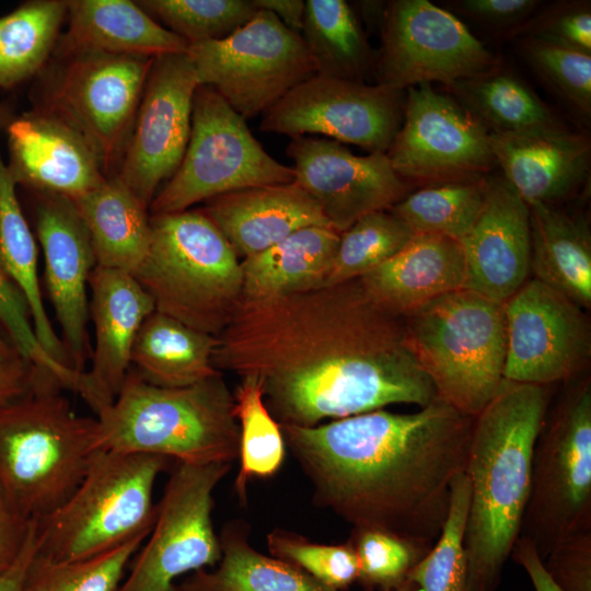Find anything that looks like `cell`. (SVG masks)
Masks as SVG:
<instances>
[{
  "mask_svg": "<svg viewBox=\"0 0 591 591\" xmlns=\"http://www.w3.org/2000/svg\"><path fill=\"white\" fill-rule=\"evenodd\" d=\"M464 280L461 242L436 234H416L396 255L359 278L374 303L399 317L463 289Z\"/></svg>",
  "mask_w": 591,
  "mask_h": 591,
  "instance_id": "obj_26",
  "label": "cell"
},
{
  "mask_svg": "<svg viewBox=\"0 0 591 591\" xmlns=\"http://www.w3.org/2000/svg\"><path fill=\"white\" fill-rule=\"evenodd\" d=\"M16 187L0 152V264L27 304L42 348L57 362L73 369L44 305L37 273V246Z\"/></svg>",
  "mask_w": 591,
  "mask_h": 591,
  "instance_id": "obj_32",
  "label": "cell"
},
{
  "mask_svg": "<svg viewBox=\"0 0 591 591\" xmlns=\"http://www.w3.org/2000/svg\"><path fill=\"white\" fill-rule=\"evenodd\" d=\"M416 234L389 210L367 213L339 234L324 286L359 279L402 251Z\"/></svg>",
  "mask_w": 591,
  "mask_h": 591,
  "instance_id": "obj_39",
  "label": "cell"
},
{
  "mask_svg": "<svg viewBox=\"0 0 591 591\" xmlns=\"http://www.w3.org/2000/svg\"><path fill=\"white\" fill-rule=\"evenodd\" d=\"M502 177L528 205H556L578 192L589 174L588 137L564 128L522 134L489 132Z\"/></svg>",
  "mask_w": 591,
  "mask_h": 591,
  "instance_id": "obj_24",
  "label": "cell"
},
{
  "mask_svg": "<svg viewBox=\"0 0 591 591\" xmlns=\"http://www.w3.org/2000/svg\"><path fill=\"white\" fill-rule=\"evenodd\" d=\"M339 234L331 227L303 228L244 258L243 298H275L324 286Z\"/></svg>",
  "mask_w": 591,
  "mask_h": 591,
  "instance_id": "obj_30",
  "label": "cell"
},
{
  "mask_svg": "<svg viewBox=\"0 0 591 591\" xmlns=\"http://www.w3.org/2000/svg\"><path fill=\"white\" fill-rule=\"evenodd\" d=\"M1 329L0 326V360L8 361L22 358Z\"/></svg>",
  "mask_w": 591,
  "mask_h": 591,
  "instance_id": "obj_55",
  "label": "cell"
},
{
  "mask_svg": "<svg viewBox=\"0 0 591 591\" xmlns=\"http://www.w3.org/2000/svg\"><path fill=\"white\" fill-rule=\"evenodd\" d=\"M169 462L154 454L97 451L69 499L36 521L38 554L80 560L148 536L157 519L153 486Z\"/></svg>",
  "mask_w": 591,
  "mask_h": 591,
  "instance_id": "obj_8",
  "label": "cell"
},
{
  "mask_svg": "<svg viewBox=\"0 0 591 591\" xmlns=\"http://www.w3.org/2000/svg\"><path fill=\"white\" fill-rule=\"evenodd\" d=\"M270 554L303 570L323 586L340 591L358 580L359 559L350 541L324 545L276 530L267 535Z\"/></svg>",
  "mask_w": 591,
  "mask_h": 591,
  "instance_id": "obj_44",
  "label": "cell"
},
{
  "mask_svg": "<svg viewBox=\"0 0 591 591\" xmlns=\"http://www.w3.org/2000/svg\"><path fill=\"white\" fill-rule=\"evenodd\" d=\"M73 202L89 232L96 266L132 274L150 245L149 207L117 175Z\"/></svg>",
  "mask_w": 591,
  "mask_h": 591,
  "instance_id": "obj_29",
  "label": "cell"
},
{
  "mask_svg": "<svg viewBox=\"0 0 591 591\" xmlns=\"http://www.w3.org/2000/svg\"><path fill=\"white\" fill-rule=\"evenodd\" d=\"M34 366L23 358L0 360V407L22 396L30 387Z\"/></svg>",
  "mask_w": 591,
  "mask_h": 591,
  "instance_id": "obj_51",
  "label": "cell"
},
{
  "mask_svg": "<svg viewBox=\"0 0 591 591\" xmlns=\"http://www.w3.org/2000/svg\"><path fill=\"white\" fill-rule=\"evenodd\" d=\"M217 344V336L154 311L137 333L131 364L153 385L187 386L219 373L213 364Z\"/></svg>",
  "mask_w": 591,
  "mask_h": 591,
  "instance_id": "obj_31",
  "label": "cell"
},
{
  "mask_svg": "<svg viewBox=\"0 0 591 591\" xmlns=\"http://www.w3.org/2000/svg\"><path fill=\"white\" fill-rule=\"evenodd\" d=\"M34 194L46 287L71 364L83 373L90 351L88 286L96 266L94 250L72 199L57 194Z\"/></svg>",
  "mask_w": 591,
  "mask_h": 591,
  "instance_id": "obj_20",
  "label": "cell"
},
{
  "mask_svg": "<svg viewBox=\"0 0 591 591\" xmlns=\"http://www.w3.org/2000/svg\"><path fill=\"white\" fill-rule=\"evenodd\" d=\"M503 379L547 386L575 376L590 356V328L570 299L528 279L505 303Z\"/></svg>",
  "mask_w": 591,
  "mask_h": 591,
  "instance_id": "obj_18",
  "label": "cell"
},
{
  "mask_svg": "<svg viewBox=\"0 0 591 591\" xmlns=\"http://www.w3.org/2000/svg\"><path fill=\"white\" fill-rule=\"evenodd\" d=\"M148 252L131 274L155 311L219 336L243 298L241 260L200 210L150 216Z\"/></svg>",
  "mask_w": 591,
  "mask_h": 591,
  "instance_id": "obj_6",
  "label": "cell"
},
{
  "mask_svg": "<svg viewBox=\"0 0 591 591\" xmlns=\"http://www.w3.org/2000/svg\"><path fill=\"white\" fill-rule=\"evenodd\" d=\"M511 554L528 573L535 591H563L545 570L543 560L533 543L518 537Z\"/></svg>",
  "mask_w": 591,
  "mask_h": 591,
  "instance_id": "obj_52",
  "label": "cell"
},
{
  "mask_svg": "<svg viewBox=\"0 0 591 591\" xmlns=\"http://www.w3.org/2000/svg\"><path fill=\"white\" fill-rule=\"evenodd\" d=\"M294 179L293 169L265 151L246 120L218 92L199 85L183 160L149 209L152 215L181 212L220 195Z\"/></svg>",
  "mask_w": 591,
  "mask_h": 591,
  "instance_id": "obj_9",
  "label": "cell"
},
{
  "mask_svg": "<svg viewBox=\"0 0 591 591\" xmlns=\"http://www.w3.org/2000/svg\"><path fill=\"white\" fill-rule=\"evenodd\" d=\"M258 10L276 15L288 28L301 34L305 1L303 0H252Z\"/></svg>",
  "mask_w": 591,
  "mask_h": 591,
  "instance_id": "obj_54",
  "label": "cell"
},
{
  "mask_svg": "<svg viewBox=\"0 0 591 591\" xmlns=\"http://www.w3.org/2000/svg\"><path fill=\"white\" fill-rule=\"evenodd\" d=\"M89 286L95 343L91 368L81 374L77 393L97 415L120 392L130 370L137 333L155 308L127 271L95 266Z\"/></svg>",
  "mask_w": 591,
  "mask_h": 591,
  "instance_id": "obj_21",
  "label": "cell"
},
{
  "mask_svg": "<svg viewBox=\"0 0 591 591\" xmlns=\"http://www.w3.org/2000/svg\"><path fill=\"white\" fill-rule=\"evenodd\" d=\"M445 86L449 94L491 134L565 127L522 79L498 66Z\"/></svg>",
  "mask_w": 591,
  "mask_h": 591,
  "instance_id": "obj_33",
  "label": "cell"
},
{
  "mask_svg": "<svg viewBox=\"0 0 591 591\" xmlns=\"http://www.w3.org/2000/svg\"><path fill=\"white\" fill-rule=\"evenodd\" d=\"M486 178L426 185L387 210L415 234H436L461 242L482 210Z\"/></svg>",
  "mask_w": 591,
  "mask_h": 591,
  "instance_id": "obj_37",
  "label": "cell"
},
{
  "mask_svg": "<svg viewBox=\"0 0 591 591\" xmlns=\"http://www.w3.org/2000/svg\"><path fill=\"white\" fill-rule=\"evenodd\" d=\"M5 130L7 164L18 186L74 200L106 179L86 140L46 109L14 117Z\"/></svg>",
  "mask_w": 591,
  "mask_h": 591,
  "instance_id": "obj_23",
  "label": "cell"
},
{
  "mask_svg": "<svg viewBox=\"0 0 591 591\" xmlns=\"http://www.w3.org/2000/svg\"><path fill=\"white\" fill-rule=\"evenodd\" d=\"M233 399V413L240 428V471L235 490L245 501L251 478L268 477L280 468L286 442L279 422L265 404L263 384L257 376H242Z\"/></svg>",
  "mask_w": 591,
  "mask_h": 591,
  "instance_id": "obj_38",
  "label": "cell"
},
{
  "mask_svg": "<svg viewBox=\"0 0 591 591\" xmlns=\"http://www.w3.org/2000/svg\"><path fill=\"white\" fill-rule=\"evenodd\" d=\"M186 54L199 84L212 88L245 120L316 76L301 34L265 10L225 38L189 44Z\"/></svg>",
  "mask_w": 591,
  "mask_h": 591,
  "instance_id": "obj_11",
  "label": "cell"
},
{
  "mask_svg": "<svg viewBox=\"0 0 591 591\" xmlns=\"http://www.w3.org/2000/svg\"><path fill=\"white\" fill-rule=\"evenodd\" d=\"M219 540L218 567L189 573L177 591H335L294 565L257 552L243 525H227Z\"/></svg>",
  "mask_w": 591,
  "mask_h": 591,
  "instance_id": "obj_34",
  "label": "cell"
},
{
  "mask_svg": "<svg viewBox=\"0 0 591 591\" xmlns=\"http://www.w3.org/2000/svg\"><path fill=\"white\" fill-rule=\"evenodd\" d=\"M37 549L36 520H31L26 540L18 557L8 569L0 573V591H22Z\"/></svg>",
  "mask_w": 591,
  "mask_h": 591,
  "instance_id": "obj_53",
  "label": "cell"
},
{
  "mask_svg": "<svg viewBox=\"0 0 591 591\" xmlns=\"http://www.w3.org/2000/svg\"><path fill=\"white\" fill-rule=\"evenodd\" d=\"M537 0H457L451 7L491 31H519L542 5Z\"/></svg>",
  "mask_w": 591,
  "mask_h": 591,
  "instance_id": "obj_49",
  "label": "cell"
},
{
  "mask_svg": "<svg viewBox=\"0 0 591 591\" xmlns=\"http://www.w3.org/2000/svg\"><path fill=\"white\" fill-rule=\"evenodd\" d=\"M50 85L46 109L72 126L90 144L106 177L119 167L154 57L82 51Z\"/></svg>",
  "mask_w": 591,
  "mask_h": 591,
  "instance_id": "obj_12",
  "label": "cell"
},
{
  "mask_svg": "<svg viewBox=\"0 0 591 591\" xmlns=\"http://www.w3.org/2000/svg\"><path fill=\"white\" fill-rule=\"evenodd\" d=\"M213 364L257 376L279 425L312 427L439 398L408 345L403 318L374 303L359 279L242 298L218 336Z\"/></svg>",
  "mask_w": 591,
  "mask_h": 591,
  "instance_id": "obj_1",
  "label": "cell"
},
{
  "mask_svg": "<svg viewBox=\"0 0 591 591\" xmlns=\"http://www.w3.org/2000/svg\"><path fill=\"white\" fill-rule=\"evenodd\" d=\"M61 56L82 51L159 56L186 53L188 43L129 0L67 1Z\"/></svg>",
  "mask_w": 591,
  "mask_h": 591,
  "instance_id": "obj_27",
  "label": "cell"
},
{
  "mask_svg": "<svg viewBox=\"0 0 591 591\" xmlns=\"http://www.w3.org/2000/svg\"><path fill=\"white\" fill-rule=\"evenodd\" d=\"M286 151L294 164V182L338 233L367 213L387 210L412 187L384 152L356 155L340 142L312 136L291 138Z\"/></svg>",
  "mask_w": 591,
  "mask_h": 591,
  "instance_id": "obj_19",
  "label": "cell"
},
{
  "mask_svg": "<svg viewBox=\"0 0 591 591\" xmlns=\"http://www.w3.org/2000/svg\"><path fill=\"white\" fill-rule=\"evenodd\" d=\"M474 417L437 398L417 412L376 409L324 425H280L322 507L354 530L431 548L464 472Z\"/></svg>",
  "mask_w": 591,
  "mask_h": 591,
  "instance_id": "obj_2",
  "label": "cell"
},
{
  "mask_svg": "<svg viewBox=\"0 0 591 591\" xmlns=\"http://www.w3.org/2000/svg\"><path fill=\"white\" fill-rule=\"evenodd\" d=\"M520 53L535 73L580 116L591 114V54L524 37Z\"/></svg>",
  "mask_w": 591,
  "mask_h": 591,
  "instance_id": "obj_43",
  "label": "cell"
},
{
  "mask_svg": "<svg viewBox=\"0 0 591 591\" xmlns=\"http://www.w3.org/2000/svg\"><path fill=\"white\" fill-rule=\"evenodd\" d=\"M402 318L408 345L438 397L477 416L503 381V303L460 289Z\"/></svg>",
  "mask_w": 591,
  "mask_h": 591,
  "instance_id": "obj_7",
  "label": "cell"
},
{
  "mask_svg": "<svg viewBox=\"0 0 591 591\" xmlns=\"http://www.w3.org/2000/svg\"><path fill=\"white\" fill-rule=\"evenodd\" d=\"M31 521L23 519L9 501L0 484V573L18 557Z\"/></svg>",
  "mask_w": 591,
  "mask_h": 591,
  "instance_id": "obj_50",
  "label": "cell"
},
{
  "mask_svg": "<svg viewBox=\"0 0 591 591\" xmlns=\"http://www.w3.org/2000/svg\"><path fill=\"white\" fill-rule=\"evenodd\" d=\"M233 409L220 372L192 385L163 387L129 370L115 401L96 415V448L186 464H232L240 450Z\"/></svg>",
  "mask_w": 591,
  "mask_h": 591,
  "instance_id": "obj_5",
  "label": "cell"
},
{
  "mask_svg": "<svg viewBox=\"0 0 591 591\" xmlns=\"http://www.w3.org/2000/svg\"><path fill=\"white\" fill-rule=\"evenodd\" d=\"M350 542L359 559L358 580L367 589L381 591H392L404 583L430 549L376 530H354Z\"/></svg>",
  "mask_w": 591,
  "mask_h": 591,
  "instance_id": "obj_45",
  "label": "cell"
},
{
  "mask_svg": "<svg viewBox=\"0 0 591 591\" xmlns=\"http://www.w3.org/2000/svg\"><path fill=\"white\" fill-rule=\"evenodd\" d=\"M231 463H178L157 505L150 538L116 591H177L176 580L221 558L212 494Z\"/></svg>",
  "mask_w": 591,
  "mask_h": 591,
  "instance_id": "obj_13",
  "label": "cell"
},
{
  "mask_svg": "<svg viewBox=\"0 0 591 591\" xmlns=\"http://www.w3.org/2000/svg\"><path fill=\"white\" fill-rule=\"evenodd\" d=\"M146 537H135L108 552L80 560H54L37 552L22 591H116Z\"/></svg>",
  "mask_w": 591,
  "mask_h": 591,
  "instance_id": "obj_41",
  "label": "cell"
},
{
  "mask_svg": "<svg viewBox=\"0 0 591 591\" xmlns=\"http://www.w3.org/2000/svg\"><path fill=\"white\" fill-rule=\"evenodd\" d=\"M591 531V384L570 389L535 442L529 502L519 537L542 560L559 541Z\"/></svg>",
  "mask_w": 591,
  "mask_h": 591,
  "instance_id": "obj_10",
  "label": "cell"
},
{
  "mask_svg": "<svg viewBox=\"0 0 591 591\" xmlns=\"http://www.w3.org/2000/svg\"><path fill=\"white\" fill-rule=\"evenodd\" d=\"M519 31L526 37L591 54V11L588 1H561L532 16Z\"/></svg>",
  "mask_w": 591,
  "mask_h": 591,
  "instance_id": "obj_47",
  "label": "cell"
},
{
  "mask_svg": "<svg viewBox=\"0 0 591 591\" xmlns=\"http://www.w3.org/2000/svg\"><path fill=\"white\" fill-rule=\"evenodd\" d=\"M470 495L468 478L461 472L452 480L449 511L439 537L408 575L420 591H470L464 547Z\"/></svg>",
  "mask_w": 591,
  "mask_h": 591,
  "instance_id": "obj_40",
  "label": "cell"
},
{
  "mask_svg": "<svg viewBox=\"0 0 591 591\" xmlns=\"http://www.w3.org/2000/svg\"><path fill=\"white\" fill-rule=\"evenodd\" d=\"M461 244L463 289L505 303L529 279L530 208L502 176L486 178L482 210Z\"/></svg>",
  "mask_w": 591,
  "mask_h": 591,
  "instance_id": "obj_22",
  "label": "cell"
},
{
  "mask_svg": "<svg viewBox=\"0 0 591 591\" xmlns=\"http://www.w3.org/2000/svg\"><path fill=\"white\" fill-rule=\"evenodd\" d=\"M14 118L11 107L0 100V131L7 129Z\"/></svg>",
  "mask_w": 591,
  "mask_h": 591,
  "instance_id": "obj_56",
  "label": "cell"
},
{
  "mask_svg": "<svg viewBox=\"0 0 591 591\" xmlns=\"http://www.w3.org/2000/svg\"><path fill=\"white\" fill-rule=\"evenodd\" d=\"M137 3L188 44L225 38L258 11L252 0H141Z\"/></svg>",
  "mask_w": 591,
  "mask_h": 591,
  "instance_id": "obj_42",
  "label": "cell"
},
{
  "mask_svg": "<svg viewBox=\"0 0 591 591\" xmlns=\"http://www.w3.org/2000/svg\"><path fill=\"white\" fill-rule=\"evenodd\" d=\"M62 390L34 366L28 390L0 407V484L27 521L67 501L99 451L97 419L78 415Z\"/></svg>",
  "mask_w": 591,
  "mask_h": 591,
  "instance_id": "obj_4",
  "label": "cell"
},
{
  "mask_svg": "<svg viewBox=\"0 0 591 591\" xmlns=\"http://www.w3.org/2000/svg\"><path fill=\"white\" fill-rule=\"evenodd\" d=\"M199 85L186 53L154 57L116 173L148 207L183 160Z\"/></svg>",
  "mask_w": 591,
  "mask_h": 591,
  "instance_id": "obj_17",
  "label": "cell"
},
{
  "mask_svg": "<svg viewBox=\"0 0 591 591\" xmlns=\"http://www.w3.org/2000/svg\"><path fill=\"white\" fill-rule=\"evenodd\" d=\"M543 564L563 591H591V531L557 542Z\"/></svg>",
  "mask_w": 591,
  "mask_h": 591,
  "instance_id": "obj_48",
  "label": "cell"
},
{
  "mask_svg": "<svg viewBox=\"0 0 591 591\" xmlns=\"http://www.w3.org/2000/svg\"><path fill=\"white\" fill-rule=\"evenodd\" d=\"M548 399L546 386L503 379L474 417L464 470L471 491L464 534L470 591L496 590L520 535Z\"/></svg>",
  "mask_w": 591,
  "mask_h": 591,
  "instance_id": "obj_3",
  "label": "cell"
},
{
  "mask_svg": "<svg viewBox=\"0 0 591 591\" xmlns=\"http://www.w3.org/2000/svg\"><path fill=\"white\" fill-rule=\"evenodd\" d=\"M405 96L378 83L314 76L266 111L259 128L291 138L322 135L386 153L403 120Z\"/></svg>",
  "mask_w": 591,
  "mask_h": 591,
  "instance_id": "obj_16",
  "label": "cell"
},
{
  "mask_svg": "<svg viewBox=\"0 0 591 591\" xmlns=\"http://www.w3.org/2000/svg\"><path fill=\"white\" fill-rule=\"evenodd\" d=\"M498 66V59L452 13L428 0L386 4L381 49L374 63L378 84L405 90L449 85Z\"/></svg>",
  "mask_w": 591,
  "mask_h": 591,
  "instance_id": "obj_14",
  "label": "cell"
},
{
  "mask_svg": "<svg viewBox=\"0 0 591 591\" xmlns=\"http://www.w3.org/2000/svg\"><path fill=\"white\" fill-rule=\"evenodd\" d=\"M201 210L243 259L300 229L331 227L318 205L296 182L220 195L207 200Z\"/></svg>",
  "mask_w": 591,
  "mask_h": 591,
  "instance_id": "obj_25",
  "label": "cell"
},
{
  "mask_svg": "<svg viewBox=\"0 0 591 591\" xmlns=\"http://www.w3.org/2000/svg\"><path fill=\"white\" fill-rule=\"evenodd\" d=\"M386 155L410 185L482 178L496 165L489 131L430 83L407 89L403 120Z\"/></svg>",
  "mask_w": 591,
  "mask_h": 591,
  "instance_id": "obj_15",
  "label": "cell"
},
{
  "mask_svg": "<svg viewBox=\"0 0 591 591\" xmlns=\"http://www.w3.org/2000/svg\"><path fill=\"white\" fill-rule=\"evenodd\" d=\"M67 1L32 0L0 18V89L38 73L54 50Z\"/></svg>",
  "mask_w": 591,
  "mask_h": 591,
  "instance_id": "obj_36",
  "label": "cell"
},
{
  "mask_svg": "<svg viewBox=\"0 0 591 591\" xmlns=\"http://www.w3.org/2000/svg\"><path fill=\"white\" fill-rule=\"evenodd\" d=\"M301 36L318 77L364 82L375 59L361 24L344 0H308Z\"/></svg>",
  "mask_w": 591,
  "mask_h": 591,
  "instance_id": "obj_35",
  "label": "cell"
},
{
  "mask_svg": "<svg viewBox=\"0 0 591 591\" xmlns=\"http://www.w3.org/2000/svg\"><path fill=\"white\" fill-rule=\"evenodd\" d=\"M0 326L18 354L33 366L53 373L67 390L74 391L79 373L53 359L40 346L27 304L0 264Z\"/></svg>",
  "mask_w": 591,
  "mask_h": 591,
  "instance_id": "obj_46",
  "label": "cell"
},
{
  "mask_svg": "<svg viewBox=\"0 0 591 591\" xmlns=\"http://www.w3.org/2000/svg\"><path fill=\"white\" fill-rule=\"evenodd\" d=\"M392 591H420L419 588L409 579Z\"/></svg>",
  "mask_w": 591,
  "mask_h": 591,
  "instance_id": "obj_57",
  "label": "cell"
},
{
  "mask_svg": "<svg viewBox=\"0 0 591 591\" xmlns=\"http://www.w3.org/2000/svg\"><path fill=\"white\" fill-rule=\"evenodd\" d=\"M530 208L533 278L560 292L578 306L591 305V234L588 222L555 205Z\"/></svg>",
  "mask_w": 591,
  "mask_h": 591,
  "instance_id": "obj_28",
  "label": "cell"
}]
</instances>
